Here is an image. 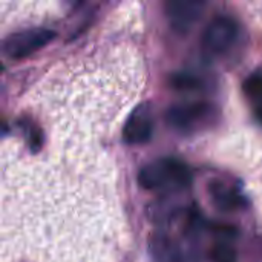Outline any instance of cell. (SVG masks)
I'll list each match as a JSON object with an SVG mask.
<instances>
[{
	"instance_id": "cell-8",
	"label": "cell",
	"mask_w": 262,
	"mask_h": 262,
	"mask_svg": "<svg viewBox=\"0 0 262 262\" xmlns=\"http://www.w3.org/2000/svg\"><path fill=\"white\" fill-rule=\"evenodd\" d=\"M149 247L152 255L160 262H184L180 246L166 236H154Z\"/></svg>"
},
{
	"instance_id": "cell-3",
	"label": "cell",
	"mask_w": 262,
	"mask_h": 262,
	"mask_svg": "<svg viewBox=\"0 0 262 262\" xmlns=\"http://www.w3.org/2000/svg\"><path fill=\"white\" fill-rule=\"evenodd\" d=\"M239 25L229 15H216L210 20L201 35V49L207 58L229 54L239 38Z\"/></svg>"
},
{
	"instance_id": "cell-7",
	"label": "cell",
	"mask_w": 262,
	"mask_h": 262,
	"mask_svg": "<svg viewBox=\"0 0 262 262\" xmlns=\"http://www.w3.org/2000/svg\"><path fill=\"white\" fill-rule=\"evenodd\" d=\"M207 193L213 206L221 212H238L247 206V200L239 190L221 181H212L207 187Z\"/></svg>"
},
{
	"instance_id": "cell-1",
	"label": "cell",
	"mask_w": 262,
	"mask_h": 262,
	"mask_svg": "<svg viewBox=\"0 0 262 262\" xmlns=\"http://www.w3.org/2000/svg\"><path fill=\"white\" fill-rule=\"evenodd\" d=\"M193 181L190 167L178 158H158L138 172V184L144 190H184Z\"/></svg>"
},
{
	"instance_id": "cell-9",
	"label": "cell",
	"mask_w": 262,
	"mask_h": 262,
	"mask_svg": "<svg viewBox=\"0 0 262 262\" xmlns=\"http://www.w3.org/2000/svg\"><path fill=\"white\" fill-rule=\"evenodd\" d=\"M170 84L178 91H198L203 88V80L192 72H178L172 77Z\"/></svg>"
},
{
	"instance_id": "cell-5",
	"label": "cell",
	"mask_w": 262,
	"mask_h": 262,
	"mask_svg": "<svg viewBox=\"0 0 262 262\" xmlns=\"http://www.w3.org/2000/svg\"><path fill=\"white\" fill-rule=\"evenodd\" d=\"M207 0H166L164 11L170 28L178 34L189 32L201 18Z\"/></svg>"
},
{
	"instance_id": "cell-10",
	"label": "cell",
	"mask_w": 262,
	"mask_h": 262,
	"mask_svg": "<svg viewBox=\"0 0 262 262\" xmlns=\"http://www.w3.org/2000/svg\"><path fill=\"white\" fill-rule=\"evenodd\" d=\"M210 259L213 262H238V253L232 244L218 243L210 252Z\"/></svg>"
},
{
	"instance_id": "cell-2",
	"label": "cell",
	"mask_w": 262,
	"mask_h": 262,
	"mask_svg": "<svg viewBox=\"0 0 262 262\" xmlns=\"http://www.w3.org/2000/svg\"><path fill=\"white\" fill-rule=\"evenodd\" d=\"M216 120V107L207 101L173 104L166 112V123L177 132L193 134L207 129Z\"/></svg>"
},
{
	"instance_id": "cell-6",
	"label": "cell",
	"mask_w": 262,
	"mask_h": 262,
	"mask_svg": "<svg viewBox=\"0 0 262 262\" xmlns=\"http://www.w3.org/2000/svg\"><path fill=\"white\" fill-rule=\"evenodd\" d=\"M154 135V117L147 104H140L127 117L123 127V140L127 144L140 146L150 141Z\"/></svg>"
},
{
	"instance_id": "cell-4",
	"label": "cell",
	"mask_w": 262,
	"mask_h": 262,
	"mask_svg": "<svg viewBox=\"0 0 262 262\" xmlns=\"http://www.w3.org/2000/svg\"><path fill=\"white\" fill-rule=\"evenodd\" d=\"M57 37V32L48 28H29L11 34L3 43V52L12 60L26 58Z\"/></svg>"
}]
</instances>
